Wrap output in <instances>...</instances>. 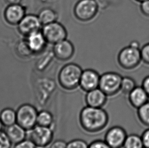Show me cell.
Here are the masks:
<instances>
[{
	"label": "cell",
	"instance_id": "obj_20",
	"mask_svg": "<svg viewBox=\"0 0 149 148\" xmlns=\"http://www.w3.org/2000/svg\"><path fill=\"white\" fill-rule=\"evenodd\" d=\"M0 120L4 126H11L16 123V113L11 108H6L0 114Z\"/></svg>",
	"mask_w": 149,
	"mask_h": 148
},
{
	"label": "cell",
	"instance_id": "obj_7",
	"mask_svg": "<svg viewBox=\"0 0 149 148\" xmlns=\"http://www.w3.org/2000/svg\"><path fill=\"white\" fill-rule=\"evenodd\" d=\"M54 138V128L36 125L27 131L26 138L31 140L36 147H47L52 142Z\"/></svg>",
	"mask_w": 149,
	"mask_h": 148
},
{
	"label": "cell",
	"instance_id": "obj_16",
	"mask_svg": "<svg viewBox=\"0 0 149 148\" xmlns=\"http://www.w3.org/2000/svg\"><path fill=\"white\" fill-rule=\"evenodd\" d=\"M128 96L130 104L137 109L149 101V96L141 86H136Z\"/></svg>",
	"mask_w": 149,
	"mask_h": 148
},
{
	"label": "cell",
	"instance_id": "obj_18",
	"mask_svg": "<svg viewBox=\"0 0 149 148\" xmlns=\"http://www.w3.org/2000/svg\"><path fill=\"white\" fill-rule=\"evenodd\" d=\"M37 16L42 26L55 22L58 19V13L50 7L42 8L39 11Z\"/></svg>",
	"mask_w": 149,
	"mask_h": 148
},
{
	"label": "cell",
	"instance_id": "obj_34",
	"mask_svg": "<svg viewBox=\"0 0 149 148\" xmlns=\"http://www.w3.org/2000/svg\"><path fill=\"white\" fill-rule=\"evenodd\" d=\"M22 1V0H5V1L8 5L21 4Z\"/></svg>",
	"mask_w": 149,
	"mask_h": 148
},
{
	"label": "cell",
	"instance_id": "obj_4",
	"mask_svg": "<svg viewBox=\"0 0 149 148\" xmlns=\"http://www.w3.org/2000/svg\"><path fill=\"white\" fill-rule=\"evenodd\" d=\"M119 66L126 70L136 68L141 61L139 48L129 45L122 48L117 56Z\"/></svg>",
	"mask_w": 149,
	"mask_h": 148
},
{
	"label": "cell",
	"instance_id": "obj_39",
	"mask_svg": "<svg viewBox=\"0 0 149 148\" xmlns=\"http://www.w3.org/2000/svg\"><path fill=\"white\" fill-rule=\"evenodd\" d=\"M143 148H144V147H143Z\"/></svg>",
	"mask_w": 149,
	"mask_h": 148
},
{
	"label": "cell",
	"instance_id": "obj_2",
	"mask_svg": "<svg viewBox=\"0 0 149 148\" xmlns=\"http://www.w3.org/2000/svg\"><path fill=\"white\" fill-rule=\"evenodd\" d=\"M83 70L79 64L70 62L60 68L58 74V81L61 88L67 91H73L79 85Z\"/></svg>",
	"mask_w": 149,
	"mask_h": 148
},
{
	"label": "cell",
	"instance_id": "obj_22",
	"mask_svg": "<svg viewBox=\"0 0 149 148\" xmlns=\"http://www.w3.org/2000/svg\"><path fill=\"white\" fill-rule=\"evenodd\" d=\"M137 115L140 122L149 127V101L137 109Z\"/></svg>",
	"mask_w": 149,
	"mask_h": 148
},
{
	"label": "cell",
	"instance_id": "obj_8",
	"mask_svg": "<svg viewBox=\"0 0 149 148\" xmlns=\"http://www.w3.org/2000/svg\"><path fill=\"white\" fill-rule=\"evenodd\" d=\"M41 30L47 43L53 45L66 39L68 36L66 28L58 21L43 26Z\"/></svg>",
	"mask_w": 149,
	"mask_h": 148
},
{
	"label": "cell",
	"instance_id": "obj_29",
	"mask_svg": "<svg viewBox=\"0 0 149 148\" xmlns=\"http://www.w3.org/2000/svg\"><path fill=\"white\" fill-rule=\"evenodd\" d=\"M88 148H111L104 140H97L89 145Z\"/></svg>",
	"mask_w": 149,
	"mask_h": 148
},
{
	"label": "cell",
	"instance_id": "obj_25",
	"mask_svg": "<svg viewBox=\"0 0 149 148\" xmlns=\"http://www.w3.org/2000/svg\"><path fill=\"white\" fill-rule=\"evenodd\" d=\"M89 144L85 140L77 138L67 142L66 148H88Z\"/></svg>",
	"mask_w": 149,
	"mask_h": 148
},
{
	"label": "cell",
	"instance_id": "obj_37",
	"mask_svg": "<svg viewBox=\"0 0 149 148\" xmlns=\"http://www.w3.org/2000/svg\"><path fill=\"white\" fill-rule=\"evenodd\" d=\"M136 1H137V2H140V3H141V2H143L144 1H146V0H135Z\"/></svg>",
	"mask_w": 149,
	"mask_h": 148
},
{
	"label": "cell",
	"instance_id": "obj_36",
	"mask_svg": "<svg viewBox=\"0 0 149 148\" xmlns=\"http://www.w3.org/2000/svg\"><path fill=\"white\" fill-rule=\"evenodd\" d=\"M3 126V124H2V122L0 120V131L2 130V127Z\"/></svg>",
	"mask_w": 149,
	"mask_h": 148
},
{
	"label": "cell",
	"instance_id": "obj_1",
	"mask_svg": "<svg viewBox=\"0 0 149 148\" xmlns=\"http://www.w3.org/2000/svg\"><path fill=\"white\" fill-rule=\"evenodd\" d=\"M79 121L81 128L86 133L98 134L107 128L109 117L104 109L86 106L80 111Z\"/></svg>",
	"mask_w": 149,
	"mask_h": 148
},
{
	"label": "cell",
	"instance_id": "obj_9",
	"mask_svg": "<svg viewBox=\"0 0 149 148\" xmlns=\"http://www.w3.org/2000/svg\"><path fill=\"white\" fill-rule=\"evenodd\" d=\"M17 26L19 33L25 38L33 33L40 30L42 25L37 15L26 14Z\"/></svg>",
	"mask_w": 149,
	"mask_h": 148
},
{
	"label": "cell",
	"instance_id": "obj_14",
	"mask_svg": "<svg viewBox=\"0 0 149 148\" xmlns=\"http://www.w3.org/2000/svg\"><path fill=\"white\" fill-rule=\"evenodd\" d=\"M26 7L22 4L8 5L4 11V18L8 24L17 26L26 15Z\"/></svg>",
	"mask_w": 149,
	"mask_h": 148
},
{
	"label": "cell",
	"instance_id": "obj_5",
	"mask_svg": "<svg viewBox=\"0 0 149 148\" xmlns=\"http://www.w3.org/2000/svg\"><path fill=\"white\" fill-rule=\"evenodd\" d=\"M38 111L30 104H24L19 107L16 111V123L26 131L31 130L37 125Z\"/></svg>",
	"mask_w": 149,
	"mask_h": 148
},
{
	"label": "cell",
	"instance_id": "obj_17",
	"mask_svg": "<svg viewBox=\"0 0 149 148\" xmlns=\"http://www.w3.org/2000/svg\"><path fill=\"white\" fill-rule=\"evenodd\" d=\"M6 133L12 144H16L26 140L27 131L17 123L7 127Z\"/></svg>",
	"mask_w": 149,
	"mask_h": 148
},
{
	"label": "cell",
	"instance_id": "obj_26",
	"mask_svg": "<svg viewBox=\"0 0 149 148\" xmlns=\"http://www.w3.org/2000/svg\"><path fill=\"white\" fill-rule=\"evenodd\" d=\"M12 142L6 132L0 131V148H11Z\"/></svg>",
	"mask_w": 149,
	"mask_h": 148
},
{
	"label": "cell",
	"instance_id": "obj_3",
	"mask_svg": "<svg viewBox=\"0 0 149 148\" xmlns=\"http://www.w3.org/2000/svg\"><path fill=\"white\" fill-rule=\"evenodd\" d=\"M99 12V5L96 0H79L73 8L75 18L81 22L93 20Z\"/></svg>",
	"mask_w": 149,
	"mask_h": 148
},
{
	"label": "cell",
	"instance_id": "obj_11",
	"mask_svg": "<svg viewBox=\"0 0 149 148\" xmlns=\"http://www.w3.org/2000/svg\"><path fill=\"white\" fill-rule=\"evenodd\" d=\"M52 53L56 59L61 62H67L74 56V46L70 41L66 39L53 45Z\"/></svg>",
	"mask_w": 149,
	"mask_h": 148
},
{
	"label": "cell",
	"instance_id": "obj_28",
	"mask_svg": "<svg viewBox=\"0 0 149 148\" xmlns=\"http://www.w3.org/2000/svg\"><path fill=\"white\" fill-rule=\"evenodd\" d=\"M13 148H36V146L31 140L26 138L15 144Z\"/></svg>",
	"mask_w": 149,
	"mask_h": 148
},
{
	"label": "cell",
	"instance_id": "obj_23",
	"mask_svg": "<svg viewBox=\"0 0 149 148\" xmlns=\"http://www.w3.org/2000/svg\"><path fill=\"white\" fill-rule=\"evenodd\" d=\"M136 86L135 80L133 78L127 76L124 77L121 82V92L128 95Z\"/></svg>",
	"mask_w": 149,
	"mask_h": 148
},
{
	"label": "cell",
	"instance_id": "obj_31",
	"mask_svg": "<svg viewBox=\"0 0 149 148\" xmlns=\"http://www.w3.org/2000/svg\"><path fill=\"white\" fill-rule=\"evenodd\" d=\"M140 9L145 16L149 17V0H146L141 3Z\"/></svg>",
	"mask_w": 149,
	"mask_h": 148
},
{
	"label": "cell",
	"instance_id": "obj_12",
	"mask_svg": "<svg viewBox=\"0 0 149 148\" xmlns=\"http://www.w3.org/2000/svg\"><path fill=\"white\" fill-rule=\"evenodd\" d=\"M100 78V74L95 70H84L81 73L79 87L86 92L99 88Z\"/></svg>",
	"mask_w": 149,
	"mask_h": 148
},
{
	"label": "cell",
	"instance_id": "obj_13",
	"mask_svg": "<svg viewBox=\"0 0 149 148\" xmlns=\"http://www.w3.org/2000/svg\"><path fill=\"white\" fill-rule=\"evenodd\" d=\"M24 38L29 50L33 55L41 54L48 44L41 30L33 33Z\"/></svg>",
	"mask_w": 149,
	"mask_h": 148
},
{
	"label": "cell",
	"instance_id": "obj_21",
	"mask_svg": "<svg viewBox=\"0 0 149 148\" xmlns=\"http://www.w3.org/2000/svg\"><path fill=\"white\" fill-rule=\"evenodd\" d=\"M123 148H143L141 136L136 134L127 135L124 143Z\"/></svg>",
	"mask_w": 149,
	"mask_h": 148
},
{
	"label": "cell",
	"instance_id": "obj_38",
	"mask_svg": "<svg viewBox=\"0 0 149 148\" xmlns=\"http://www.w3.org/2000/svg\"><path fill=\"white\" fill-rule=\"evenodd\" d=\"M36 148H49L47 147H36Z\"/></svg>",
	"mask_w": 149,
	"mask_h": 148
},
{
	"label": "cell",
	"instance_id": "obj_27",
	"mask_svg": "<svg viewBox=\"0 0 149 148\" xmlns=\"http://www.w3.org/2000/svg\"><path fill=\"white\" fill-rule=\"evenodd\" d=\"M140 50L141 61L145 64L149 65V43L143 45Z\"/></svg>",
	"mask_w": 149,
	"mask_h": 148
},
{
	"label": "cell",
	"instance_id": "obj_35",
	"mask_svg": "<svg viewBox=\"0 0 149 148\" xmlns=\"http://www.w3.org/2000/svg\"><path fill=\"white\" fill-rule=\"evenodd\" d=\"M129 45L132 46L133 47H135V48H139V44L137 41H133L130 43V44Z\"/></svg>",
	"mask_w": 149,
	"mask_h": 148
},
{
	"label": "cell",
	"instance_id": "obj_33",
	"mask_svg": "<svg viewBox=\"0 0 149 148\" xmlns=\"http://www.w3.org/2000/svg\"><path fill=\"white\" fill-rule=\"evenodd\" d=\"M141 87L145 90L146 92L149 96V76L146 77L145 78L143 79L142 82Z\"/></svg>",
	"mask_w": 149,
	"mask_h": 148
},
{
	"label": "cell",
	"instance_id": "obj_6",
	"mask_svg": "<svg viewBox=\"0 0 149 148\" xmlns=\"http://www.w3.org/2000/svg\"><path fill=\"white\" fill-rule=\"evenodd\" d=\"M123 77L114 72H107L100 75L99 88L108 97H112L121 91Z\"/></svg>",
	"mask_w": 149,
	"mask_h": 148
},
{
	"label": "cell",
	"instance_id": "obj_15",
	"mask_svg": "<svg viewBox=\"0 0 149 148\" xmlns=\"http://www.w3.org/2000/svg\"><path fill=\"white\" fill-rule=\"evenodd\" d=\"M108 96L99 88L86 92L85 102L87 106L103 108L107 104Z\"/></svg>",
	"mask_w": 149,
	"mask_h": 148
},
{
	"label": "cell",
	"instance_id": "obj_30",
	"mask_svg": "<svg viewBox=\"0 0 149 148\" xmlns=\"http://www.w3.org/2000/svg\"><path fill=\"white\" fill-rule=\"evenodd\" d=\"M67 142L63 140L58 139L54 141L48 147L49 148H66Z\"/></svg>",
	"mask_w": 149,
	"mask_h": 148
},
{
	"label": "cell",
	"instance_id": "obj_19",
	"mask_svg": "<svg viewBox=\"0 0 149 148\" xmlns=\"http://www.w3.org/2000/svg\"><path fill=\"white\" fill-rule=\"evenodd\" d=\"M54 115L50 111L47 110L39 111L37 118V125L54 128Z\"/></svg>",
	"mask_w": 149,
	"mask_h": 148
},
{
	"label": "cell",
	"instance_id": "obj_24",
	"mask_svg": "<svg viewBox=\"0 0 149 148\" xmlns=\"http://www.w3.org/2000/svg\"><path fill=\"white\" fill-rule=\"evenodd\" d=\"M15 51L16 54L21 57H24L29 55H33L27 46L25 40L21 41L16 45Z\"/></svg>",
	"mask_w": 149,
	"mask_h": 148
},
{
	"label": "cell",
	"instance_id": "obj_32",
	"mask_svg": "<svg viewBox=\"0 0 149 148\" xmlns=\"http://www.w3.org/2000/svg\"><path fill=\"white\" fill-rule=\"evenodd\" d=\"M143 147L149 148V128L143 131L141 136Z\"/></svg>",
	"mask_w": 149,
	"mask_h": 148
},
{
	"label": "cell",
	"instance_id": "obj_10",
	"mask_svg": "<svg viewBox=\"0 0 149 148\" xmlns=\"http://www.w3.org/2000/svg\"><path fill=\"white\" fill-rule=\"evenodd\" d=\"M127 136L125 129L121 126H114L107 130L104 140L111 148H122Z\"/></svg>",
	"mask_w": 149,
	"mask_h": 148
}]
</instances>
